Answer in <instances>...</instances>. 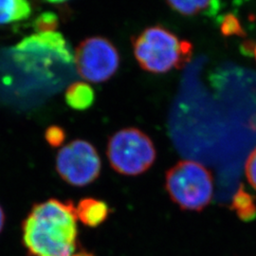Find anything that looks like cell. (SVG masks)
<instances>
[{"label": "cell", "mask_w": 256, "mask_h": 256, "mask_svg": "<svg viewBox=\"0 0 256 256\" xmlns=\"http://www.w3.org/2000/svg\"><path fill=\"white\" fill-rule=\"evenodd\" d=\"M140 66L147 72L166 74L173 68H182L192 58V45L182 40L162 26L144 30L132 42Z\"/></svg>", "instance_id": "cell-2"}, {"label": "cell", "mask_w": 256, "mask_h": 256, "mask_svg": "<svg viewBox=\"0 0 256 256\" xmlns=\"http://www.w3.org/2000/svg\"><path fill=\"white\" fill-rule=\"evenodd\" d=\"M30 14L32 7L28 0H0V27L22 22Z\"/></svg>", "instance_id": "cell-8"}, {"label": "cell", "mask_w": 256, "mask_h": 256, "mask_svg": "<svg viewBox=\"0 0 256 256\" xmlns=\"http://www.w3.org/2000/svg\"><path fill=\"white\" fill-rule=\"evenodd\" d=\"M220 30L224 36H245V30L239 19L232 14H226L220 23Z\"/></svg>", "instance_id": "cell-12"}, {"label": "cell", "mask_w": 256, "mask_h": 256, "mask_svg": "<svg viewBox=\"0 0 256 256\" xmlns=\"http://www.w3.org/2000/svg\"><path fill=\"white\" fill-rule=\"evenodd\" d=\"M48 2H50V3H63L66 0H46Z\"/></svg>", "instance_id": "cell-18"}, {"label": "cell", "mask_w": 256, "mask_h": 256, "mask_svg": "<svg viewBox=\"0 0 256 256\" xmlns=\"http://www.w3.org/2000/svg\"><path fill=\"white\" fill-rule=\"evenodd\" d=\"M66 102L75 110H88L95 100V93L92 86L84 82L72 84L64 94Z\"/></svg>", "instance_id": "cell-9"}, {"label": "cell", "mask_w": 256, "mask_h": 256, "mask_svg": "<svg viewBox=\"0 0 256 256\" xmlns=\"http://www.w3.org/2000/svg\"><path fill=\"white\" fill-rule=\"evenodd\" d=\"M77 214L70 200L52 198L34 204L22 224L30 256H74L77 250Z\"/></svg>", "instance_id": "cell-1"}, {"label": "cell", "mask_w": 256, "mask_h": 256, "mask_svg": "<svg viewBox=\"0 0 256 256\" xmlns=\"http://www.w3.org/2000/svg\"><path fill=\"white\" fill-rule=\"evenodd\" d=\"M170 8L184 16H198L210 10L216 0H166Z\"/></svg>", "instance_id": "cell-11"}, {"label": "cell", "mask_w": 256, "mask_h": 256, "mask_svg": "<svg viewBox=\"0 0 256 256\" xmlns=\"http://www.w3.org/2000/svg\"><path fill=\"white\" fill-rule=\"evenodd\" d=\"M165 189L182 210L200 212L212 202L214 178L202 164L180 160L166 172Z\"/></svg>", "instance_id": "cell-3"}, {"label": "cell", "mask_w": 256, "mask_h": 256, "mask_svg": "<svg viewBox=\"0 0 256 256\" xmlns=\"http://www.w3.org/2000/svg\"><path fill=\"white\" fill-rule=\"evenodd\" d=\"M58 16L54 12H43L34 22V28L37 32H54L58 27Z\"/></svg>", "instance_id": "cell-13"}, {"label": "cell", "mask_w": 256, "mask_h": 256, "mask_svg": "<svg viewBox=\"0 0 256 256\" xmlns=\"http://www.w3.org/2000/svg\"><path fill=\"white\" fill-rule=\"evenodd\" d=\"M101 158L95 147L75 140L62 147L56 156V170L70 185L82 187L96 180L101 173Z\"/></svg>", "instance_id": "cell-6"}, {"label": "cell", "mask_w": 256, "mask_h": 256, "mask_svg": "<svg viewBox=\"0 0 256 256\" xmlns=\"http://www.w3.org/2000/svg\"><path fill=\"white\" fill-rule=\"evenodd\" d=\"M45 138L46 142L50 146L60 147L64 144L66 140V132L64 129L58 126H52L46 128L45 132Z\"/></svg>", "instance_id": "cell-14"}, {"label": "cell", "mask_w": 256, "mask_h": 256, "mask_svg": "<svg viewBox=\"0 0 256 256\" xmlns=\"http://www.w3.org/2000/svg\"><path fill=\"white\" fill-rule=\"evenodd\" d=\"M74 63L82 79L90 82H106L117 72L120 54L108 38L88 37L76 48Z\"/></svg>", "instance_id": "cell-5"}, {"label": "cell", "mask_w": 256, "mask_h": 256, "mask_svg": "<svg viewBox=\"0 0 256 256\" xmlns=\"http://www.w3.org/2000/svg\"><path fill=\"white\" fill-rule=\"evenodd\" d=\"M74 256H95L92 252H86V250H76V252H75V254H74Z\"/></svg>", "instance_id": "cell-16"}, {"label": "cell", "mask_w": 256, "mask_h": 256, "mask_svg": "<svg viewBox=\"0 0 256 256\" xmlns=\"http://www.w3.org/2000/svg\"><path fill=\"white\" fill-rule=\"evenodd\" d=\"M245 174L248 182L256 191V147L248 156L245 164Z\"/></svg>", "instance_id": "cell-15"}, {"label": "cell", "mask_w": 256, "mask_h": 256, "mask_svg": "<svg viewBox=\"0 0 256 256\" xmlns=\"http://www.w3.org/2000/svg\"><path fill=\"white\" fill-rule=\"evenodd\" d=\"M230 209L234 210L239 220L248 222L256 218V198L246 191L243 184L238 187L234 192L230 204Z\"/></svg>", "instance_id": "cell-10"}, {"label": "cell", "mask_w": 256, "mask_h": 256, "mask_svg": "<svg viewBox=\"0 0 256 256\" xmlns=\"http://www.w3.org/2000/svg\"><path fill=\"white\" fill-rule=\"evenodd\" d=\"M4 224H5V214H4V210L2 209V207L0 206V232L3 230Z\"/></svg>", "instance_id": "cell-17"}, {"label": "cell", "mask_w": 256, "mask_h": 256, "mask_svg": "<svg viewBox=\"0 0 256 256\" xmlns=\"http://www.w3.org/2000/svg\"><path fill=\"white\" fill-rule=\"evenodd\" d=\"M108 158L119 174L138 176L154 164L155 146L144 132L138 128H124L111 136L108 144Z\"/></svg>", "instance_id": "cell-4"}, {"label": "cell", "mask_w": 256, "mask_h": 256, "mask_svg": "<svg viewBox=\"0 0 256 256\" xmlns=\"http://www.w3.org/2000/svg\"><path fill=\"white\" fill-rule=\"evenodd\" d=\"M110 209L106 202L93 198H82L76 206L77 218L84 226L95 228L100 226L110 216Z\"/></svg>", "instance_id": "cell-7"}, {"label": "cell", "mask_w": 256, "mask_h": 256, "mask_svg": "<svg viewBox=\"0 0 256 256\" xmlns=\"http://www.w3.org/2000/svg\"><path fill=\"white\" fill-rule=\"evenodd\" d=\"M254 55H256V48H254Z\"/></svg>", "instance_id": "cell-19"}]
</instances>
